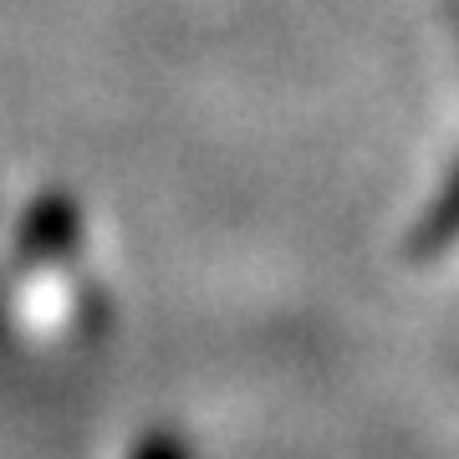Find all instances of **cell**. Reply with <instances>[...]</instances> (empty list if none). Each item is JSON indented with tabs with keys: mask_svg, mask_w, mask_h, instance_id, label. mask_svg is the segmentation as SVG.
Wrapping results in <instances>:
<instances>
[{
	"mask_svg": "<svg viewBox=\"0 0 459 459\" xmlns=\"http://www.w3.org/2000/svg\"><path fill=\"white\" fill-rule=\"evenodd\" d=\"M82 235H87V220H82V204L62 189H47L36 195L26 210H21L16 230H11V261L21 271H41V265H62L82 250Z\"/></svg>",
	"mask_w": 459,
	"mask_h": 459,
	"instance_id": "cell-1",
	"label": "cell"
},
{
	"mask_svg": "<svg viewBox=\"0 0 459 459\" xmlns=\"http://www.w3.org/2000/svg\"><path fill=\"white\" fill-rule=\"evenodd\" d=\"M455 240H459V164L449 169V179H444V189L434 195V204L424 210V220L413 225L409 255L413 261H434V255H444Z\"/></svg>",
	"mask_w": 459,
	"mask_h": 459,
	"instance_id": "cell-2",
	"label": "cell"
},
{
	"mask_svg": "<svg viewBox=\"0 0 459 459\" xmlns=\"http://www.w3.org/2000/svg\"><path fill=\"white\" fill-rule=\"evenodd\" d=\"M128 459H199V455H195V439H189L184 429L159 424V429H148V434L133 439Z\"/></svg>",
	"mask_w": 459,
	"mask_h": 459,
	"instance_id": "cell-3",
	"label": "cell"
},
{
	"mask_svg": "<svg viewBox=\"0 0 459 459\" xmlns=\"http://www.w3.org/2000/svg\"><path fill=\"white\" fill-rule=\"evenodd\" d=\"M0 327H5V286H0Z\"/></svg>",
	"mask_w": 459,
	"mask_h": 459,
	"instance_id": "cell-4",
	"label": "cell"
}]
</instances>
